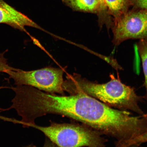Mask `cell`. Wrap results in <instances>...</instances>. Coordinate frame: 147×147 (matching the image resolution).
I'll use <instances>...</instances> for the list:
<instances>
[{
  "mask_svg": "<svg viewBox=\"0 0 147 147\" xmlns=\"http://www.w3.org/2000/svg\"><path fill=\"white\" fill-rule=\"evenodd\" d=\"M112 24L115 45L130 39H147V9L128 11L114 20Z\"/></svg>",
  "mask_w": 147,
  "mask_h": 147,
  "instance_id": "cell-4",
  "label": "cell"
},
{
  "mask_svg": "<svg viewBox=\"0 0 147 147\" xmlns=\"http://www.w3.org/2000/svg\"><path fill=\"white\" fill-rule=\"evenodd\" d=\"M139 55L142 60L145 77L144 86L146 93L144 98L147 102V39H141L137 44Z\"/></svg>",
  "mask_w": 147,
  "mask_h": 147,
  "instance_id": "cell-8",
  "label": "cell"
},
{
  "mask_svg": "<svg viewBox=\"0 0 147 147\" xmlns=\"http://www.w3.org/2000/svg\"><path fill=\"white\" fill-rule=\"evenodd\" d=\"M40 130L59 147H106L102 134L85 124H58L41 126L35 123L23 124Z\"/></svg>",
  "mask_w": 147,
  "mask_h": 147,
  "instance_id": "cell-2",
  "label": "cell"
},
{
  "mask_svg": "<svg viewBox=\"0 0 147 147\" xmlns=\"http://www.w3.org/2000/svg\"><path fill=\"white\" fill-rule=\"evenodd\" d=\"M135 142L140 144L147 142V132L138 137L135 140Z\"/></svg>",
  "mask_w": 147,
  "mask_h": 147,
  "instance_id": "cell-11",
  "label": "cell"
},
{
  "mask_svg": "<svg viewBox=\"0 0 147 147\" xmlns=\"http://www.w3.org/2000/svg\"><path fill=\"white\" fill-rule=\"evenodd\" d=\"M100 3V12H104L106 10L104 0H99Z\"/></svg>",
  "mask_w": 147,
  "mask_h": 147,
  "instance_id": "cell-13",
  "label": "cell"
},
{
  "mask_svg": "<svg viewBox=\"0 0 147 147\" xmlns=\"http://www.w3.org/2000/svg\"><path fill=\"white\" fill-rule=\"evenodd\" d=\"M44 147H59L50 140L47 139Z\"/></svg>",
  "mask_w": 147,
  "mask_h": 147,
  "instance_id": "cell-12",
  "label": "cell"
},
{
  "mask_svg": "<svg viewBox=\"0 0 147 147\" xmlns=\"http://www.w3.org/2000/svg\"><path fill=\"white\" fill-rule=\"evenodd\" d=\"M132 1L136 9H147V0H133Z\"/></svg>",
  "mask_w": 147,
  "mask_h": 147,
  "instance_id": "cell-10",
  "label": "cell"
},
{
  "mask_svg": "<svg viewBox=\"0 0 147 147\" xmlns=\"http://www.w3.org/2000/svg\"><path fill=\"white\" fill-rule=\"evenodd\" d=\"M64 71L62 69L47 67L31 71L8 70L5 73L18 86H27L51 93L65 95L63 88Z\"/></svg>",
  "mask_w": 147,
  "mask_h": 147,
  "instance_id": "cell-3",
  "label": "cell"
},
{
  "mask_svg": "<svg viewBox=\"0 0 147 147\" xmlns=\"http://www.w3.org/2000/svg\"><path fill=\"white\" fill-rule=\"evenodd\" d=\"M111 80L105 84L90 81L78 74H68L64 80V91L70 94L84 93L98 99L109 106L119 110H130L141 115H144L138 104L142 97L138 96L134 88L123 84L113 75Z\"/></svg>",
  "mask_w": 147,
  "mask_h": 147,
  "instance_id": "cell-1",
  "label": "cell"
},
{
  "mask_svg": "<svg viewBox=\"0 0 147 147\" xmlns=\"http://www.w3.org/2000/svg\"><path fill=\"white\" fill-rule=\"evenodd\" d=\"M27 147H36V146H34V145L32 144L29 145V146H27Z\"/></svg>",
  "mask_w": 147,
  "mask_h": 147,
  "instance_id": "cell-15",
  "label": "cell"
},
{
  "mask_svg": "<svg viewBox=\"0 0 147 147\" xmlns=\"http://www.w3.org/2000/svg\"><path fill=\"white\" fill-rule=\"evenodd\" d=\"M139 145L137 144H134L131 145V146H128L126 147H138Z\"/></svg>",
  "mask_w": 147,
  "mask_h": 147,
  "instance_id": "cell-14",
  "label": "cell"
},
{
  "mask_svg": "<svg viewBox=\"0 0 147 147\" xmlns=\"http://www.w3.org/2000/svg\"><path fill=\"white\" fill-rule=\"evenodd\" d=\"M106 9L113 16L114 19L122 16L128 11L133 0H104Z\"/></svg>",
  "mask_w": 147,
  "mask_h": 147,
  "instance_id": "cell-7",
  "label": "cell"
},
{
  "mask_svg": "<svg viewBox=\"0 0 147 147\" xmlns=\"http://www.w3.org/2000/svg\"><path fill=\"white\" fill-rule=\"evenodd\" d=\"M64 4L76 11L97 13L100 12L99 0H62Z\"/></svg>",
  "mask_w": 147,
  "mask_h": 147,
  "instance_id": "cell-6",
  "label": "cell"
},
{
  "mask_svg": "<svg viewBox=\"0 0 147 147\" xmlns=\"http://www.w3.org/2000/svg\"><path fill=\"white\" fill-rule=\"evenodd\" d=\"M0 24H5L22 32L27 33L26 26L34 28L47 32L25 14L0 0Z\"/></svg>",
  "mask_w": 147,
  "mask_h": 147,
  "instance_id": "cell-5",
  "label": "cell"
},
{
  "mask_svg": "<svg viewBox=\"0 0 147 147\" xmlns=\"http://www.w3.org/2000/svg\"><path fill=\"white\" fill-rule=\"evenodd\" d=\"M5 52L0 53V72H5L8 70H14L16 69L10 67L7 63V61L5 58Z\"/></svg>",
  "mask_w": 147,
  "mask_h": 147,
  "instance_id": "cell-9",
  "label": "cell"
}]
</instances>
